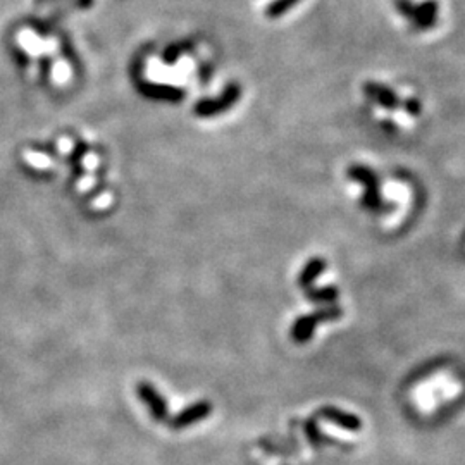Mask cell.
Returning a JSON list of instances; mask_svg holds the SVG:
<instances>
[{"instance_id":"cell-1","label":"cell","mask_w":465,"mask_h":465,"mask_svg":"<svg viewBox=\"0 0 465 465\" xmlns=\"http://www.w3.org/2000/svg\"><path fill=\"white\" fill-rule=\"evenodd\" d=\"M462 390L464 384L452 372L439 371L415 384L410 391V398L420 414L429 415L435 414L439 405L455 400Z\"/></svg>"},{"instance_id":"cell-2","label":"cell","mask_w":465,"mask_h":465,"mask_svg":"<svg viewBox=\"0 0 465 465\" xmlns=\"http://www.w3.org/2000/svg\"><path fill=\"white\" fill-rule=\"evenodd\" d=\"M140 393L143 395V398H145V402H148V405L152 407V412H154V415L157 417V419H162L164 417V405L160 402V398L157 395H154V391L150 390V388L145 386H140Z\"/></svg>"},{"instance_id":"cell-3","label":"cell","mask_w":465,"mask_h":465,"mask_svg":"<svg viewBox=\"0 0 465 465\" xmlns=\"http://www.w3.org/2000/svg\"><path fill=\"white\" fill-rule=\"evenodd\" d=\"M323 431L326 432V435L335 436V438H340L343 441H355L357 439V435L354 431H350V429L338 427V426H335V424H331V422H324L323 424Z\"/></svg>"},{"instance_id":"cell-4","label":"cell","mask_w":465,"mask_h":465,"mask_svg":"<svg viewBox=\"0 0 465 465\" xmlns=\"http://www.w3.org/2000/svg\"><path fill=\"white\" fill-rule=\"evenodd\" d=\"M207 414H208V407H207V405H198V407L190 408V410H188L186 414L179 417V419H178V426H186V424L191 422V420L202 419V417H206Z\"/></svg>"}]
</instances>
